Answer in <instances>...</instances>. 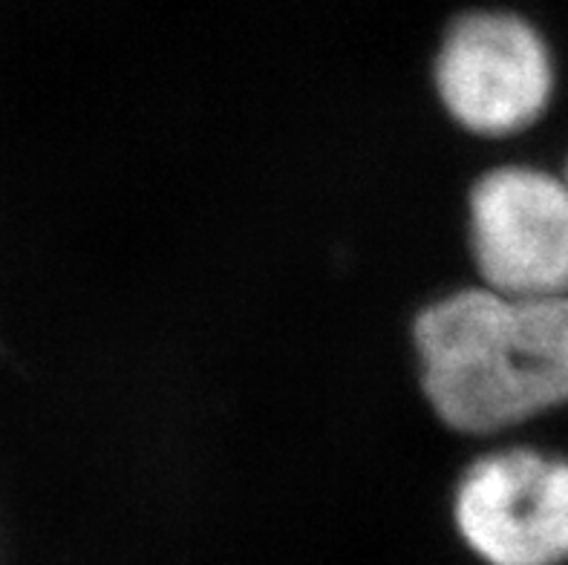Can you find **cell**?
<instances>
[{
    "mask_svg": "<svg viewBox=\"0 0 568 565\" xmlns=\"http://www.w3.org/2000/svg\"><path fill=\"white\" fill-rule=\"evenodd\" d=\"M456 525L490 565L568 559V462L537 451L476 458L456 491Z\"/></svg>",
    "mask_w": 568,
    "mask_h": 565,
    "instance_id": "cell-4",
    "label": "cell"
},
{
    "mask_svg": "<svg viewBox=\"0 0 568 565\" xmlns=\"http://www.w3.org/2000/svg\"><path fill=\"white\" fill-rule=\"evenodd\" d=\"M566 180H568V168H566Z\"/></svg>",
    "mask_w": 568,
    "mask_h": 565,
    "instance_id": "cell-5",
    "label": "cell"
},
{
    "mask_svg": "<svg viewBox=\"0 0 568 565\" xmlns=\"http://www.w3.org/2000/svg\"><path fill=\"white\" fill-rule=\"evenodd\" d=\"M433 410L459 433H497L568 404V294L465 289L413 326Z\"/></svg>",
    "mask_w": 568,
    "mask_h": 565,
    "instance_id": "cell-1",
    "label": "cell"
},
{
    "mask_svg": "<svg viewBox=\"0 0 568 565\" xmlns=\"http://www.w3.org/2000/svg\"><path fill=\"white\" fill-rule=\"evenodd\" d=\"M470 245L488 289L568 294V180L537 168L485 173L470 191Z\"/></svg>",
    "mask_w": 568,
    "mask_h": 565,
    "instance_id": "cell-3",
    "label": "cell"
},
{
    "mask_svg": "<svg viewBox=\"0 0 568 565\" xmlns=\"http://www.w3.org/2000/svg\"><path fill=\"white\" fill-rule=\"evenodd\" d=\"M436 90L462 128L511 137L546 113L555 64L537 29L517 14L470 12L447 29Z\"/></svg>",
    "mask_w": 568,
    "mask_h": 565,
    "instance_id": "cell-2",
    "label": "cell"
}]
</instances>
